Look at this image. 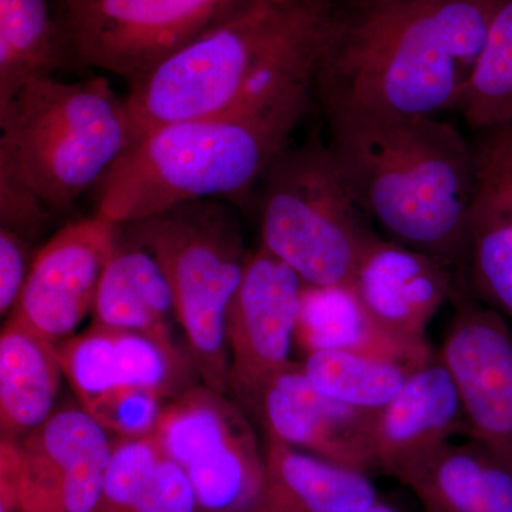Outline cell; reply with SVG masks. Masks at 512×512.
<instances>
[{"instance_id":"cell-1","label":"cell","mask_w":512,"mask_h":512,"mask_svg":"<svg viewBox=\"0 0 512 512\" xmlns=\"http://www.w3.org/2000/svg\"><path fill=\"white\" fill-rule=\"evenodd\" d=\"M498 0H343L313 77L320 107L457 111Z\"/></svg>"},{"instance_id":"cell-2","label":"cell","mask_w":512,"mask_h":512,"mask_svg":"<svg viewBox=\"0 0 512 512\" xmlns=\"http://www.w3.org/2000/svg\"><path fill=\"white\" fill-rule=\"evenodd\" d=\"M322 111L330 150L367 217L392 241L453 269L464 285L468 214L480 183L473 146L439 117Z\"/></svg>"},{"instance_id":"cell-3","label":"cell","mask_w":512,"mask_h":512,"mask_svg":"<svg viewBox=\"0 0 512 512\" xmlns=\"http://www.w3.org/2000/svg\"><path fill=\"white\" fill-rule=\"evenodd\" d=\"M342 2L237 0L211 28L128 86L131 143L164 124L313 84Z\"/></svg>"},{"instance_id":"cell-4","label":"cell","mask_w":512,"mask_h":512,"mask_svg":"<svg viewBox=\"0 0 512 512\" xmlns=\"http://www.w3.org/2000/svg\"><path fill=\"white\" fill-rule=\"evenodd\" d=\"M312 99L313 84H301L148 131L94 188L96 215L121 227L188 202L248 201L289 147Z\"/></svg>"},{"instance_id":"cell-5","label":"cell","mask_w":512,"mask_h":512,"mask_svg":"<svg viewBox=\"0 0 512 512\" xmlns=\"http://www.w3.org/2000/svg\"><path fill=\"white\" fill-rule=\"evenodd\" d=\"M130 144L126 101L104 77L33 80L0 109V170L53 212L94 190Z\"/></svg>"},{"instance_id":"cell-6","label":"cell","mask_w":512,"mask_h":512,"mask_svg":"<svg viewBox=\"0 0 512 512\" xmlns=\"http://www.w3.org/2000/svg\"><path fill=\"white\" fill-rule=\"evenodd\" d=\"M261 247L308 286H352L376 237L328 141L285 148L259 183Z\"/></svg>"},{"instance_id":"cell-7","label":"cell","mask_w":512,"mask_h":512,"mask_svg":"<svg viewBox=\"0 0 512 512\" xmlns=\"http://www.w3.org/2000/svg\"><path fill=\"white\" fill-rule=\"evenodd\" d=\"M121 227L163 266L202 384L227 393L225 325L251 256L234 215L221 201H195Z\"/></svg>"},{"instance_id":"cell-8","label":"cell","mask_w":512,"mask_h":512,"mask_svg":"<svg viewBox=\"0 0 512 512\" xmlns=\"http://www.w3.org/2000/svg\"><path fill=\"white\" fill-rule=\"evenodd\" d=\"M154 436L183 468L201 512H254L265 478L264 450L225 393L191 386L165 404Z\"/></svg>"},{"instance_id":"cell-9","label":"cell","mask_w":512,"mask_h":512,"mask_svg":"<svg viewBox=\"0 0 512 512\" xmlns=\"http://www.w3.org/2000/svg\"><path fill=\"white\" fill-rule=\"evenodd\" d=\"M237 0H79L60 8L73 67L140 82Z\"/></svg>"},{"instance_id":"cell-10","label":"cell","mask_w":512,"mask_h":512,"mask_svg":"<svg viewBox=\"0 0 512 512\" xmlns=\"http://www.w3.org/2000/svg\"><path fill=\"white\" fill-rule=\"evenodd\" d=\"M305 284L264 247L249 256L228 309V390L258 406L266 384L291 365L292 345Z\"/></svg>"},{"instance_id":"cell-11","label":"cell","mask_w":512,"mask_h":512,"mask_svg":"<svg viewBox=\"0 0 512 512\" xmlns=\"http://www.w3.org/2000/svg\"><path fill=\"white\" fill-rule=\"evenodd\" d=\"M439 356L456 379L466 431L512 470V330L463 289Z\"/></svg>"},{"instance_id":"cell-12","label":"cell","mask_w":512,"mask_h":512,"mask_svg":"<svg viewBox=\"0 0 512 512\" xmlns=\"http://www.w3.org/2000/svg\"><path fill=\"white\" fill-rule=\"evenodd\" d=\"M19 444V512H94L113 439L80 407L49 417Z\"/></svg>"},{"instance_id":"cell-13","label":"cell","mask_w":512,"mask_h":512,"mask_svg":"<svg viewBox=\"0 0 512 512\" xmlns=\"http://www.w3.org/2000/svg\"><path fill=\"white\" fill-rule=\"evenodd\" d=\"M119 231V225L96 214L60 229L36 252L10 315L57 345L72 338L93 312Z\"/></svg>"},{"instance_id":"cell-14","label":"cell","mask_w":512,"mask_h":512,"mask_svg":"<svg viewBox=\"0 0 512 512\" xmlns=\"http://www.w3.org/2000/svg\"><path fill=\"white\" fill-rule=\"evenodd\" d=\"M63 375L86 407L127 390H148L174 399L191 384V359L175 343L93 323L57 345Z\"/></svg>"},{"instance_id":"cell-15","label":"cell","mask_w":512,"mask_h":512,"mask_svg":"<svg viewBox=\"0 0 512 512\" xmlns=\"http://www.w3.org/2000/svg\"><path fill=\"white\" fill-rule=\"evenodd\" d=\"M350 288L392 338L427 346L426 330L464 285L460 276L433 256L376 235L357 265Z\"/></svg>"},{"instance_id":"cell-16","label":"cell","mask_w":512,"mask_h":512,"mask_svg":"<svg viewBox=\"0 0 512 512\" xmlns=\"http://www.w3.org/2000/svg\"><path fill=\"white\" fill-rule=\"evenodd\" d=\"M256 409L266 433L299 450L363 473L377 468L373 454L377 412L320 393L301 363L292 362L266 384Z\"/></svg>"},{"instance_id":"cell-17","label":"cell","mask_w":512,"mask_h":512,"mask_svg":"<svg viewBox=\"0 0 512 512\" xmlns=\"http://www.w3.org/2000/svg\"><path fill=\"white\" fill-rule=\"evenodd\" d=\"M461 429L466 430V414L460 390L439 353H434L410 373L392 402L377 412L376 467L402 481Z\"/></svg>"},{"instance_id":"cell-18","label":"cell","mask_w":512,"mask_h":512,"mask_svg":"<svg viewBox=\"0 0 512 512\" xmlns=\"http://www.w3.org/2000/svg\"><path fill=\"white\" fill-rule=\"evenodd\" d=\"M265 478L254 512H350L377 503L367 473L339 466L266 433Z\"/></svg>"},{"instance_id":"cell-19","label":"cell","mask_w":512,"mask_h":512,"mask_svg":"<svg viewBox=\"0 0 512 512\" xmlns=\"http://www.w3.org/2000/svg\"><path fill=\"white\" fill-rule=\"evenodd\" d=\"M92 313L97 325L134 330L175 343L177 312L163 266L123 227L104 269Z\"/></svg>"},{"instance_id":"cell-20","label":"cell","mask_w":512,"mask_h":512,"mask_svg":"<svg viewBox=\"0 0 512 512\" xmlns=\"http://www.w3.org/2000/svg\"><path fill=\"white\" fill-rule=\"evenodd\" d=\"M62 377L57 343L10 315L0 335L2 439L20 443L49 420Z\"/></svg>"},{"instance_id":"cell-21","label":"cell","mask_w":512,"mask_h":512,"mask_svg":"<svg viewBox=\"0 0 512 512\" xmlns=\"http://www.w3.org/2000/svg\"><path fill=\"white\" fill-rule=\"evenodd\" d=\"M426 512H512V470L471 440L447 443L402 478Z\"/></svg>"},{"instance_id":"cell-22","label":"cell","mask_w":512,"mask_h":512,"mask_svg":"<svg viewBox=\"0 0 512 512\" xmlns=\"http://www.w3.org/2000/svg\"><path fill=\"white\" fill-rule=\"evenodd\" d=\"M295 342L305 355L320 350H343L413 367L434 356L430 345H409L387 335L370 318L350 286L305 285Z\"/></svg>"},{"instance_id":"cell-23","label":"cell","mask_w":512,"mask_h":512,"mask_svg":"<svg viewBox=\"0 0 512 512\" xmlns=\"http://www.w3.org/2000/svg\"><path fill=\"white\" fill-rule=\"evenodd\" d=\"M64 67L73 62L59 0H0V109Z\"/></svg>"},{"instance_id":"cell-24","label":"cell","mask_w":512,"mask_h":512,"mask_svg":"<svg viewBox=\"0 0 512 512\" xmlns=\"http://www.w3.org/2000/svg\"><path fill=\"white\" fill-rule=\"evenodd\" d=\"M464 289L512 320V178L478 183L468 214Z\"/></svg>"},{"instance_id":"cell-25","label":"cell","mask_w":512,"mask_h":512,"mask_svg":"<svg viewBox=\"0 0 512 512\" xmlns=\"http://www.w3.org/2000/svg\"><path fill=\"white\" fill-rule=\"evenodd\" d=\"M301 367L320 393L356 409L379 412L403 389L417 367L343 352L320 350L305 355Z\"/></svg>"},{"instance_id":"cell-26","label":"cell","mask_w":512,"mask_h":512,"mask_svg":"<svg viewBox=\"0 0 512 512\" xmlns=\"http://www.w3.org/2000/svg\"><path fill=\"white\" fill-rule=\"evenodd\" d=\"M457 111L480 133L512 121V0H498L495 6L483 52Z\"/></svg>"},{"instance_id":"cell-27","label":"cell","mask_w":512,"mask_h":512,"mask_svg":"<svg viewBox=\"0 0 512 512\" xmlns=\"http://www.w3.org/2000/svg\"><path fill=\"white\" fill-rule=\"evenodd\" d=\"M165 454L154 434L114 437L113 453L94 512H128L147 490Z\"/></svg>"},{"instance_id":"cell-28","label":"cell","mask_w":512,"mask_h":512,"mask_svg":"<svg viewBox=\"0 0 512 512\" xmlns=\"http://www.w3.org/2000/svg\"><path fill=\"white\" fill-rule=\"evenodd\" d=\"M170 400L148 390H127L110 394L83 407L114 437L151 436Z\"/></svg>"},{"instance_id":"cell-29","label":"cell","mask_w":512,"mask_h":512,"mask_svg":"<svg viewBox=\"0 0 512 512\" xmlns=\"http://www.w3.org/2000/svg\"><path fill=\"white\" fill-rule=\"evenodd\" d=\"M52 214L29 185L0 170V228L10 229L32 242L46 228Z\"/></svg>"},{"instance_id":"cell-30","label":"cell","mask_w":512,"mask_h":512,"mask_svg":"<svg viewBox=\"0 0 512 512\" xmlns=\"http://www.w3.org/2000/svg\"><path fill=\"white\" fill-rule=\"evenodd\" d=\"M128 512H201V508L183 468L164 456L147 490Z\"/></svg>"},{"instance_id":"cell-31","label":"cell","mask_w":512,"mask_h":512,"mask_svg":"<svg viewBox=\"0 0 512 512\" xmlns=\"http://www.w3.org/2000/svg\"><path fill=\"white\" fill-rule=\"evenodd\" d=\"M35 255L29 239L0 228V315L10 316L26 284Z\"/></svg>"},{"instance_id":"cell-32","label":"cell","mask_w":512,"mask_h":512,"mask_svg":"<svg viewBox=\"0 0 512 512\" xmlns=\"http://www.w3.org/2000/svg\"><path fill=\"white\" fill-rule=\"evenodd\" d=\"M474 148L478 181L512 178V121L483 131Z\"/></svg>"},{"instance_id":"cell-33","label":"cell","mask_w":512,"mask_h":512,"mask_svg":"<svg viewBox=\"0 0 512 512\" xmlns=\"http://www.w3.org/2000/svg\"><path fill=\"white\" fill-rule=\"evenodd\" d=\"M350 512H402L397 510V508L390 507V505L377 503L369 505V507L362 508V510L350 511Z\"/></svg>"},{"instance_id":"cell-34","label":"cell","mask_w":512,"mask_h":512,"mask_svg":"<svg viewBox=\"0 0 512 512\" xmlns=\"http://www.w3.org/2000/svg\"><path fill=\"white\" fill-rule=\"evenodd\" d=\"M77 2V0H59L60 8H64V6L72 5V3Z\"/></svg>"},{"instance_id":"cell-35","label":"cell","mask_w":512,"mask_h":512,"mask_svg":"<svg viewBox=\"0 0 512 512\" xmlns=\"http://www.w3.org/2000/svg\"><path fill=\"white\" fill-rule=\"evenodd\" d=\"M77 2H79V0H77Z\"/></svg>"}]
</instances>
